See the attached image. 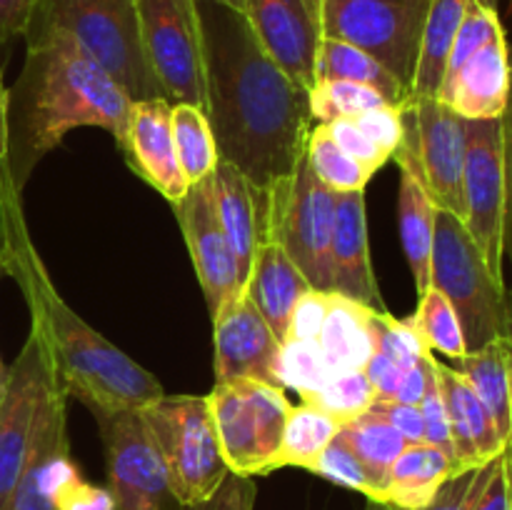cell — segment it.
<instances>
[{"mask_svg":"<svg viewBox=\"0 0 512 510\" xmlns=\"http://www.w3.org/2000/svg\"><path fill=\"white\" fill-rule=\"evenodd\" d=\"M495 3H498V0H495Z\"/></svg>","mask_w":512,"mask_h":510,"instance_id":"59","label":"cell"},{"mask_svg":"<svg viewBox=\"0 0 512 510\" xmlns=\"http://www.w3.org/2000/svg\"><path fill=\"white\" fill-rule=\"evenodd\" d=\"M368 308L343 295H330L328 315L320 330L318 345L333 373L363 370L373 358V338L368 330Z\"/></svg>","mask_w":512,"mask_h":510,"instance_id":"28","label":"cell"},{"mask_svg":"<svg viewBox=\"0 0 512 510\" xmlns=\"http://www.w3.org/2000/svg\"><path fill=\"white\" fill-rule=\"evenodd\" d=\"M425 185L440 210L465 223V118L438 98H413L405 105Z\"/></svg>","mask_w":512,"mask_h":510,"instance_id":"17","label":"cell"},{"mask_svg":"<svg viewBox=\"0 0 512 510\" xmlns=\"http://www.w3.org/2000/svg\"><path fill=\"white\" fill-rule=\"evenodd\" d=\"M495 460H490L488 465H480V468H468L455 473L453 478L445 480L443 488L435 493V498L418 510H473L480 493L488 485L490 473L495 468Z\"/></svg>","mask_w":512,"mask_h":510,"instance_id":"41","label":"cell"},{"mask_svg":"<svg viewBox=\"0 0 512 510\" xmlns=\"http://www.w3.org/2000/svg\"><path fill=\"white\" fill-rule=\"evenodd\" d=\"M330 258H333V293L365 308L385 310L373 263H370L365 190L338 193Z\"/></svg>","mask_w":512,"mask_h":510,"instance_id":"22","label":"cell"},{"mask_svg":"<svg viewBox=\"0 0 512 510\" xmlns=\"http://www.w3.org/2000/svg\"><path fill=\"white\" fill-rule=\"evenodd\" d=\"M455 473H460L458 465L445 450L428 443L405 445L388 473L383 503L398 510L423 508Z\"/></svg>","mask_w":512,"mask_h":510,"instance_id":"26","label":"cell"},{"mask_svg":"<svg viewBox=\"0 0 512 510\" xmlns=\"http://www.w3.org/2000/svg\"><path fill=\"white\" fill-rule=\"evenodd\" d=\"M60 390L48 345L35 325L8 368L0 398V510L10 508L20 473L28 463L45 405Z\"/></svg>","mask_w":512,"mask_h":510,"instance_id":"11","label":"cell"},{"mask_svg":"<svg viewBox=\"0 0 512 510\" xmlns=\"http://www.w3.org/2000/svg\"><path fill=\"white\" fill-rule=\"evenodd\" d=\"M140 40L170 103L205 110V58L198 0H138Z\"/></svg>","mask_w":512,"mask_h":510,"instance_id":"13","label":"cell"},{"mask_svg":"<svg viewBox=\"0 0 512 510\" xmlns=\"http://www.w3.org/2000/svg\"><path fill=\"white\" fill-rule=\"evenodd\" d=\"M243 13L283 73L303 90L313 88L325 38V0H245Z\"/></svg>","mask_w":512,"mask_h":510,"instance_id":"15","label":"cell"},{"mask_svg":"<svg viewBox=\"0 0 512 510\" xmlns=\"http://www.w3.org/2000/svg\"><path fill=\"white\" fill-rule=\"evenodd\" d=\"M510 95V43L495 0H470L438 100L465 120L500 118Z\"/></svg>","mask_w":512,"mask_h":510,"instance_id":"6","label":"cell"},{"mask_svg":"<svg viewBox=\"0 0 512 510\" xmlns=\"http://www.w3.org/2000/svg\"><path fill=\"white\" fill-rule=\"evenodd\" d=\"M173 140L188 183L208 180L218 168L220 153L205 110L190 103H173Z\"/></svg>","mask_w":512,"mask_h":510,"instance_id":"32","label":"cell"},{"mask_svg":"<svg viewBox=\"0 0 512 510\" xmlns=\"http://www.w3.org/2000/svg\"><path fill=\"white\" fill-rule=\"evenodd\" d=\"M325 125V130L330 133V138L338 143V148L343 150L345 155L355 160V163L363 165L370 175L378 173L385 163H388V155L363 133V130L355 125L353 118H338V120H330V123H320Z\"/></svg>","mask_w":512,"mask_h":510,"instance_id":"42","label":"cell"},{"mask_svg":"<svg viewBox=\"0 0 512 510\" xmlns=\"http://www.w3.org/2000/svg\"><path fill=\"white\" fill-rule=\"evenodd\" d=\"M418 408H420V415H423L425 443L445 450V453L455 460L453 438H450L448 410H445L443 393H440L438 375H435V365H433V375H430V380H428V388H425V395H423V400H420Z\"/></svg>","mask_w":512,"mask_h":510,"instance_id":"44","label":"cell"},{"mask_svg":"<svg viewBox=\"0 0 512 510\" xmlns=\"http://www.w3.org/2000/svg\"><path fill=\"white\" fill-rule=\"evenodd\" d=\"M403 143L393 153L395 163L400 165V190H398V220L400 240H403L405 258H408L410 273L415 278L418 295L430 288V255H433L435 238V213L438 205L433 203L425 185L423 168H420L418 148H415L413 125L403 108Z\"/></svg>","mask_w":512,"mask_h":510,"instance_id":"21","label":"cell"},{"mask_svg":"<svg viewBox=\"0 0 512 510\" xmlns=\"http://www.w3.org/2000/svg\"><path fill=\"white\" fill-rule=\"evenodd\" d=\"M280 340L245 293L228 300L213 315L215 383L253 378L283 388L280 383ZM285 390V388H283Z\"/></svg>","mask_w":512,"mask_h":510,"instance_id":"18","label":"cell"},{"mask_svg":"<svg viewBox=\"0 0 512 510\" xmlns=\"http://www.w3.org/2000/svg\"><path fill=\"white\" fill-rule=\"evenodd\" d=\"M505 458H508V473H510V480H512V438H510V448H508V453H505Z\"/></svg>","mask_w":512,"mask_h":510,"instance_id":"57","label":"cell"},{"mask_svg":"<svg viewBox=\"0 0 512 510\" xmlns=\"http://www.w3.org/2000/svg\"><path fill=\"white\" fill-rule=\"evenodd\" d=\"M310 473L320 475V478L330 480L335 485H343V488L358 490L368 500H380L383 503V485L375 480V475L365 468L363 460L348 448V443L340 435L330 440V445L320 453Z\"/></svg>","mask_w":512,"mask_h":510,"instance_id":"40","label":"cell"},{"mask_svg":"<svg viewBox=\"0 0 512 510\" xmlns=\"http://www.w3.org/2000/svg\"><path fill=\"white\" fill-rule=\"evenodd\" d=\"M330 295L325 290L310 288L308 293L300 298V303L295 305L293 318H290L288 335L285 340H303V343H318L320 330H323L325 315H328ZM283 340V343H285Z\"/></svg>","mask_w":512,"mask_h":510,"instance_id":"45","label":"cell"},{"mask_svg":"<svg viewBox=\"0 0 512 510\" xmlns=\"http://www.w3.org/2000/svg\"><path fill=\"white\" fill-rule=\"evenodd\" d=\"M430 0H325V38L373 55L413 93Z\"/></svg>","mask_w":512,"mask_h":510,"instance_id":"10","label":"cell"},{"mask_svg":"<svg viewBox=\"0 0 512 510\" xmlns=\"http://www.w3.org/2000/svg\"><path fill=\"white\" fill-rule=\"evenodd\" d=\"M5 383H8V368H5L3 358H0V398H3V390H5Z\"/></svg>","mask_w":512,"mask_h":510,"instance_id":"55","label":"cell"},{"mask_svg":"<svg viewBox=\"0 0 512 510\" xmlns=\"http://www.w3.org/2000/svg\"><path fill=\"white\" fill-rule=\"evenodd\" d=\"M440 393H443L445 410H448L450 438H453V455L458 470L480 468L490 460L508 453V443L500 435L493 415L485 408L483 400L475 395L468 380L450 365L435 360Z\"/></svg>","mask_w":512,"mask_h":510,"instance_id":"23","label":"cell"},{"mask_svg":"<svg viewBox=\"0 0 512 510\" xmlns=\"http://www.w3.org/2000/svg\"><path fill=\"white\" fill-rule=\"evenodd\" d=\"M410 320L420 330L430 350H438V353L448 355L450 360H458L468 353L455 308L433 285L420 295L418 310H415V315H410Z\"/></svg>","mask_w":512,"mask_h":510,"instance_id":"35","label":"cell"},{"mask_svg":"<svg viewBox=\"0 0 512 510\" xmlns=\"http://www.w3.org/2000/svg\"><path fill=\"white\" fill-rule=\"evenodd\" d=\"M455 370L468 380L485 408L493 415L500 435L508 443L512 438V343L495 340L475 353L455 360Z\"/></svg>","mask_w":512,"mask_h":510,"instance_id":"27","label":"cell"},{"mask_svg":"<svg viewBox=\"0 0 512 510\" xmlns=\"http://www.w3.org/2000/svg\"><path fill=\"white\" fill-rule=\"evenodd\" d=\"M305 160L313 168V173L318 175V180L323 185H328L333 193H355V190H365V185L370 183L373 175L363 168L360 163H355L350 155H345L338 148L330 133L325 130V125L315 123L310 128L308 140H305Z\"/></svg>","mask_w":512,"mask_h":510,"instance_id":"34","label":"cell"},{"mask_svg":"<svg viewBox=\"0 0 512 510\" xmlns=\"http://www.w3.org/2000/svg\"><path fill=\"white\" fill-rule=\"evenodd\" d=\"M340 438L348 443V448L358 455L365 463V468L375 475L380 485H383V500H385V483H388V473L398 455L403 453L408 440L393 428L385 418H380L373 410H365L350 423L340 425Z\"/></svg>","mask_w":512,"mask_h":510,"instance_id":"33","label":"cell"},{"mask_svg":"<svg viewBox=\"0 0 512 510\" xmlns=\"http://www.w3.org/2000/svg\"><path fill=\"white\" fill-rule=\"evenodd\" d=\"M430 285L455 308L468 353L495 340L512 343V290L495 278L463 220L440 208L435 213Z\"/></svg>","mask_w":512,"mask_h":510,"instance_id":"5","label":"cell"},{"mask_svg":"<svg viewBox=\"0 0 512 510\" xmlns=\"http://www.w3.org/2000/svg\"><path fill=\"white\" fill-rule=\"evenodd\" d=\"M58 510H115V503L108 488L88 483L78 473L60 488Z\"/></svg>","mask_w":512,"mask_h":510,"instance_id":"48","label":"cell"},{"mask_svg":"<svg viewBox=\"0 0 512 510\" xmlns=\"http://www.w3.org/2000/svg\"><path fill=\"white\" fill-rule=\"evenodd\" d=\"M468 3L470 0H430L423 40H420L418 68H415L413 98H438L450 48H453Z\"/></svg>","mask_w":512,"mask_h":510,"instance_id":"29","label":"cell"},{"mask_svg":"<svg viewBox=\"0 0 512 510\" xmlns=\"http://www.w3.org/2000/svg\"><path fill=\"white\" fill-rule=\"evenodd\" d=\"M105 450L115 510H180L160 450L140 410L88 408Z\"/></svg>","mask_w":512,"mask_h":510,"instance_id":"12","label":"cell"},{"mask_svg":"<svg viewBox=\"0 0 512 510\" xmlns=\"http://www.w3.org/2000/svg\"><path fill=\"white\" fill-rule=\"evenodd\" d=\"M5 278V268H3V260H0V280Z\"/></svg>","mask_w":512,"mask_h":510,"instance_id":"58","label":"cell"},{"mask_svg":"<svg viewBox=\"0 0 512 510\" xmlns=\"http://www.w3.org/2000/svg\"><path fill=\"white\" fill-rule=\"evenodd\" d=\"M255 498H258V488L253 478L228 473L210 498L183 505L180 510H255Z\"/></svg>","mask_w":512,"mask_h":510,"instance_id":"46","label":"cell"},{"mask_svg":"<svg viewBox=\"0 0 512 510\" xmlns=\"http://www.w3.org/2000/svg\"><path fill=\"white\" fill-rule=\"evenodd\" d=\"M333 375L318 343L285 340L280 345V383L293 388L300 398L318 393Z\"/></svg>","mask_w":512,"mask_h":510,"instance_id":"39","label":"cell"},{"mask_svg":"<svg viewBox=\"0 0 512 510\" xmlns=\"http://www.w3.org/2000/svg\"><path fill=\"white\" fill-rule=\"evenodd\" d=\"M315 80H348V83L368 85L385 95L393 105H408L413 100V93L373 55L338 38H323L318 65H315Z\"/></svg>","mask_w":512,"mask_h":510,"instance_id":"30","label":"cell"},{"mask_svg":"<svg viewBox=\"0 0 512 510\" xmlns=\"http://www.w3.org/2000/svg\"><path fill=\"white\" fill-rule=\"evenodd\" d=\"M213 203L228 243L238 258L243 280L260 245L268 240V193L255 188L235 165L220 160L210 175Z\"/></svg>","mask_w":512,"mask_h":510,"instance_id":"24","label":"cell"},{"mask_svg":"<svg viewBox=\"0 0 512 510\" xmlns=\"http://www.w3.org/2000/svg\"><path fill=\"white\" fill-rule=\"evenodd\" d=\"M375 395L373 383L368 380L365 370H348V373H335L318 393L303 398V403L315 405L335 423L345 425L363 415L373 405Z\"/></svg>","mask_w":512,"mask_h":510,"instance_id":"38","label":"cell"},{"mask_svg":"<svg viewBox=\"0 0 512 510\" xmlns=\"http://www.w3.org/2000/svg\"><path fill=\"white\" fill-rule=\"evenodd\" d=\"M0 260L18 283L30 308V325L40 330L55 375L68 398L85 408L145 410L165 395L150 370L90 328L55 290L28 228L20 203L0 198Z\"/></svg>","mask_w":512,"mask_h":510,"instance_id":"3","label":"cell"},{"mask_svg":"<svg viewBox=\"0 0 512 510\" xmlns=\"http://www.w3.org/2000/svg\"><path fill=\"white\" fill-rule=\"evenodd\" d=\"M363 370H365V375H368L370 383H373L375 395H378V398L395 400L405 368H398L395 363H390L385 355L373 353V358L368 360V365H365Z\"/></svg>","mask_w":512,"mask_h":510,"instance_id":"52","label":"cell"},{"mask_svg":"<svg viewBox=\"0 0 512 510\" xmlns=\"http://www.w3.org/2000/svg\"><path fill=\"white\" fill-rule=\"evenodd\" d=\"M308 290V278L300 273V268L288 258V253L275 240H265L255 253L253 265H250L243 293L253 300L258 313L263 315L280 343L288 335L295 305Z\"/></svg>","mask_w":512,"mask_h":510,"instance_id":"25","label":"cell"},{"mask_svg":"<svg viewBox=\"0 0 512 510\" xmlns=\"http://www.w3.org/2000/svg\"><path fill=\"white\" fill-rule=\"evenodd\" d=\"M118 148L130 168L170 205L188 193L190 183L175 153L173 103L168 98L138 100L130 105L128 128Z\"/></svg>","mask_w":512,"mask_h":510,"instance_id":"19","label":"cell"},{"mask_svg":"<svg viewBox=\"0 0 512 510\" xmlns=\"http://www.w3.org/2000/svg\"><path fill=\"white\" fill-rule=\"evenodd\" d=\"M25 63L8 90V153L0 160V198L23 203L40 160L75 128H103L123 143L130 98L65 33L25 40Z\"/></svg>","mask_w":512,"mask_h":510,"instance_id":"2","label":"cell"},{"mask_svg":"<svg viewBox=\"0 0 512 510\" xmlns=\"http://www.w3.org/2000/svg\"><path fill=\"white\" fill-rule=\"evenodd\" d=\"M403 108L405 105H393L385 103L378 108L363 110L360 115H355V125L383 150L388 158H393V153L398 150V145L403 143Z\"/></svg>","mask_w":512,"mask_h":510,"instance_id":"43","label":"cell"},{"mask_svg":"<svg viewBox=\"0 0 512 510\" xmlns=\"http://www.w3.org/2000/svg\"><path fill=\"white\" fill-rule=\"evenodd\" d=\"M140 413L158 445L180 508L210 498L230 470L208 395H163Z\"/></svg>","mask_w":512,"mask_h":510,"instance_id":"7","label":"cell"},{"mask_svg":"<svg viewBox=\"0 0 512 510\" xmlns=\"http://www.w3.org/2000/svg\"><path fill=\"white\" fill-rule=\"evenodd\" d=\"M8 153V88L3 83V70H0V160Z\"/></svg>","mask_w":512,"mask_h":510,"instance_id":"53","label":"cell"},{"mask_svg":"<svg viewBox=\"0 0 512 510\" xmlns=\"http://www.w3.org/2000/svg\"><path fill=\"white\" fill-rule=\"evenodd\" d=\"M48 33L73 38L123 88L130 103L168 98L145 58L138 0H38L25 40Z\"/></svg>","mask_w":512,"mask_h":510,"instance_id":"4","label":"cell"},{"mask_svg":"<svg viewBox=\"0 0 512 510\" xmlns=\"http://www.w3.org/2000/svg\"><path fill=\"white\" fill-rule=\"evenodd\" d=\"M365 510H395V508H393V505H388V503H380V500H368Z\"/></svg>","mask_w":512,"mask_h":510,"instance_id":"54","label":"cell"},{"mask_svg":"<svg viewBox=\"0 0 512 510\" xmlns=\"http://www.w3.org/2000/svg\"><path fill=\"white\" fill-rule=\"evenodd\" d=\"M340 423L310 403H300L290 408L288 423H285L283 443H280L278 458L273 470L278 468H305L310 470L320 458L330 440L338 435Z\"/></svg>","mask_w":512,"mask_h":510,"instance_id":"31","label":"cell"},{"mask_svg":"<svg viewBox=\"0 0 512 510\" xmlns=\"http://www.w3.org/2000/svg\"><path fill=\"white\" fill-rule=\"evenodd\" d=\"M38 0H0V45L25 38Z\"/></svg>","mask_w":512,"mask_h":510,"instance_id":"51","label":"cell"},{"mask_svg":"<svg viewBox=\"0 0 512 510\" xmlns=\"http://www.w3.org/2000/svg\"><path fill=\"white\" fill-rule=\"evenodd\" d=\"M173 213L183 230L195 275H198L210 318H213L228 300L243 293L245 280L240 273L238 258L228 243V235L215 213L210 178L190 185L188 193L173 205Z\"/></svg>","mask_w":512,"mask_h":510,"instance_id":"16","label":"cell"},{"mask_svg":"<svg viewBox=\"0 0 512 510\" xmlns=\"http://www.w3.org/2000/svg\"><path fill=\"white\" fill-rule=\"evenodd\" d=\"M205 58V115L220 160L270 193L295 173L313 118L308 90L265 53L243 10L198 0Z\"/></svg>","mask_w":512,"mask_h":510,"instance_id":"1","label":"cell"},{"mask_svg":"<svg viewBox=\"0 0 512 510\" xmlns=\"http://www.w3.org/2000/svg\"><path fill=\"white\" fill-rule=\"evenodd\" d=\"M465 228L485 255L495 278L503 273L505 178L500 118L465 120Z\"/></svg>","mask_w":512,"mask_h":510,"instance_id":"14","label":"cell"},{"mask_svg":"<svg viewBox=\"0 0 512 510\" xmlns=\"http://www.w3.org/2000/svg\"><path fill=\"white\" fill-rule=\"evenodd\" d=\"M208 403L230 473L245 478L273 473L293 408L285 390L253 378H238L215 383Z\"/></svg>","mask_w":512,"mask_h":510,"instance_id":"9","label":"cell"},{"mask_svg":"<svg viewBox=\"0 0 512 510\" xmlns=\"http://www.w3.org/2000/svg\"><path fill=\"white\" fill-rule=\"evenodd\" d=\"M365 318H368V330L370 338H373L375 353L385 355L398 368L408 370L418 365L423 358L433 355V350L428 348V343H425V338L410 318L395 320L388 310L373 308H368Z\"/></svg>","mask_w":512,"mask_h":510,"instance_id":"36","label":"cell"},{"mask_svg":"<svg viewBox=\"0 0 512 510\" xmlns=\"http://www.w3.org/2000/svg\"><path fill=\"white\" fill-rule=\"evenodd\" d=\"M473 510H512V480L508 473V458L505 453L495 460V468L490 473L488 485L480 493Z\"/></svg>","mask_w":512,"mask_h":510,"instance_id":"50","label":"cell"},{"mask_svg":"<svg viewBox=\"0 0 512 510\" xmlns=\"http://www.w3.org/2000/svg\"><path fill=\"white\" fill-rule=\"evenodd\" d=\"M338 193L323 185L305 155L288 180L268 193V240H275L308 278L310 288L333 293V233Z\"/></svg>","mask_w":512,"mask_h":510,"instance_id":"8","label":"cell"},{"mask_svg":"<svg viewBox=\"0 0 512 510\" xmlns=\"http://www.w3.org/2000/svg\"><path fill=\"white\" fill-rule=\"evenodd\" d=\"M65 400L68 395L60 388L45 405L28 463L20 473L8 510H58L60 488L80 473L70 458Z\"/></svg>","mask_w":512,"mask_h":510,"instance_id":"20","label":"cell"},{"mask_svg":"<svg viewBox=\"0 0 512 510\" xmlns=\"http://www.w3.org/2000/svg\"><path fill=\"white\" fill-rule=\"evenodd\" d=\"M500 145H503L505 178V218H503V253L512 265V48H510V95L500 115Z\"/></svg>","mask_w":512,"mask_h":510,"instance_id":"47","label":"cell"},{"mask_svg":"<svg viewBox=\"0 0 512 510\" xmlns=\"http://www.w3.org/2000/svg\"><path fill=\"white\" fill-rule=\"evenodd\" d=\"M388 103L385 95L378 90L360 83H348V80H315L313 88L308 90L310 118L315 123H330L338 118H355L363 110L378 108Z\"/></svg>","mask_w":512,"mask_h":510,"instance_id":"37","label":"cell"},{"mask_svg":"<svg viewBox=\"0 0 512 510\" xmlns=\"http://www.w3.org/2000/svg\"><path fill=\"white\" fill-rule=\"evenodd\" d=\"M213 3H223V5H230V8H235V10H243L245 0H213Z\"/></svg>","mask_w":512,"mask_h":510,"instance_id":"56","label":"cell"},{"mask_svg":"<svg viewBox=\"0 0 512 510\" xmlns=\"http://www.w3.org/2000/svg\"><path fill=\"white\" fill-rule=\"evenodd\" d=\"M373 413H378L380 418L388 420L405 440L408 445L413 443H425V428H423V415H420L418 405H405L398 400H383L375 398L370 405Z\"/></svg>","mask_w":512,"mask_h":510,"instance_id":"49","label":"cell"}]
</instances>
